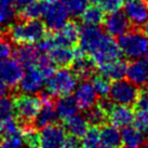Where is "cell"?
<instances>
[{"instance_id": "d590c367", "label": "cell", "mask_w": 148, "mask_h": 148, "mask_svg": "<svg viewBox=\"0 0 148 148\" xmlns=\"http://www.w3.org/2000/svg\"><path fill=\"white\" fill-rule=\"evenodd\" d=\"M93 3V5L101 9L103 12L110 13L117 10H120V8L123 5L124 0H90Z\"/></svg>"}, {"instance_id": "7a4b0ae2", "label": "cell", "mask_w": 148, "mask_h": 148, "mask_svg": "<svg viewBox=\"0 0 148 148\" xmlns=\"http://www.w3.org/2000/svg\"><path fill=\"white\" fill-rule=\"evenodd\" d=\"M77 86V77L71 70L62 68L54 71L47 79V93L51 96H65L71 94Z\"/></svg>"}, {"instance_id": "c3c4849f", "label": "cell", "mask_w": 148, "mask_h": 148, "mask_svg": "<svg viewBox=\"0 0 148 148\" xmlns=\"http://www.w3.org/2000/svg\"><path fill=\"white\" fill-rule=\"evenodd\" d=\"M140 148H148V143H144V144L142 145Z\"/></svg>"}, {"instance_id": "83f0119b", "label": "cell", "mask_w": 148, "mask_h": 148, "mask_svg": "<svg viewBox=\"0 0 148 148\" xmlns=\"http://www.w3.org/2000/svg\"><path fill=\"white\" fill-rule=\"evenodd\" d=\"M45 8V1H35L33 3L28 4L27 7L21 10L22 20H37L43 15Z\"/></svg>"}, {"instance_id": "f6af8a7d", "label": "cell", "mask_w": 148, "mask_h": 148, "mask_svg": "<svg viewBox=\"0 0 148 148\" xmlns=\"http://www.w3.org/2000/svg\"><path fill=\"white\" fill-rule=\"evenodd\" d=\"M7 92H8V88L4 86L3 83L0 82V97L4 96V95L7 94Z\"/></svg>"}, {"instance_id": "1f68e13d", "label": "cell", "mask_w": 148, "mask_h": 148, "mask_svg": "<svg viewBox=\"0 0 148 148\" xmlns=\"http://www.w3.org/2000/svg\"><path fill=\"white\" fill-rule=\"evenodd\" d=\"M18 133H21V130L16 121L13 119V117L0 121V138L10 137V136L16 135Z\"/></svg>"}, {"instance_id": "f1b7e54d", "label": "cell", "mask_w": 148, "mask_h": 148, "mask_svg": "<svg viewBox=\"0 0 148 148\" xmlns=\"http://www.w3.org/2000/svg\"><path fill=\"white\" fill-rule=\"evenodd\" d=\"M80 16L82 17L83 23L86 25H99L104 21V12L95 5L86 7Z\"/></svg>"}, {"instance_id": "3957f363", "label": "cell", "mask_w": 148, "mask_h": 148, "mask_svg": "<svg viewBox=\"0 0 148 148\" xmlns=\"http://www.w3.org/2000/svg\"><path fill=\"white\" fill-rule=\"evenodd\" d=\"M121 53L131 60H137L145 56L148 51V40L143 33L138 30L127 32L119 36L118 40Z\"/></svg>"}, {"instance_id": "5bb4252c", "label": "cell", "mask_w": 148, "mask_h": 148, "mask_svg": "<svg viewBox=\"0 0 148 148\" xmlns=\"http://www.w3.org/2000/svg\"><path fill=\"white\" fill-rule=\"evenodd\" d=\"M75 99L78 108L86 111L94 106L97 102V93L95 92L92 82L83 80L75 89Z\"/></svg>"}, {"instance_id": "7c38bea8", "label": "cell", "mask_w": 148, "mask_h": 148, "mask_svg": "<svg viewBox=\"0 0 148 148\" xmlns=\"http://www.w3.org/2000/svg\"><path fill=\"white\" fill-rule=\"evenodd\" d=\"M131 22L129 21L124 11H114L106 16L104 21V28L106 29L107 34L114 37H119L130 30Z\"/></svg>"}, {"instance_id": "d4e9b609", "label": "cell", "mask_w": 148, "mask_h": 148, "mask_svg": "<svg viewBox=\"0 0 148 148\" xmlns=\"http://www.w3.org/2000/svg\"><path fill=\"white\" fill-rule=\"evenodd\" d=\"M65 127L70 135L82 137L89 129V122L86 117L76 114L65 120Z\"/></svg>"}, {"instance_id": "2e32d148", "label": "cell", "mask_w": 148, "mask_h": 148, "mask_svg": "<svg viewBox=\"0 0 148 148\" xmlns=\"http://www.w3.org/2000/svg\"><path fill=\"white\" fill-rule=\"evenodd\" d=\"M125 76L127 80L134 83L136 86H148V65L147 63L137 58L127 65Z\"/></svg>"}, {"instance_id": "8fae6325", "label": "cell", "mask_w": 148, "mask_h": 148, "mask_svg": "<svg viewBox=\"0 0 148 148\" xmlns=\"http://www.w3.org/2000/svg\"><path fill=\"white\" fill-rule=\"evenodd\" d=\"M124 13L135 26H143L148 22V3L146 0H124Z\"/></svg>"}, {"instance_id": "484cf974", "label": "cell", "mask_w": 148, "mask_h": 148, "mask_svg": "<svg viewBox=\"0 0 148 148\" xmlns=\"http://www.w3.org/2000/svg\"><path fill=\"white\" fill-rule=\"evenodd\" d=\"M99 136L101 143H103V145L118 147L121 144V133L119 132L118 127L112 124L103 125L99 131Z\"/></svg>"}, {"instance_id": "9a60e30c", "label": "cell", "mask_w": 148, "mask_h": 148, "mask_svg": "<svg viewBox=\"0 0 148 148\" xmlns=\"http://www.w3.org/2000/svg\"><path fill=\"white\" fill-rule=\"evenodd\" d=\"M80 28L75 22H67L62 28L58 30L51 39L54 47H71L76 45L79 39Z\"/></svg>"}, {"instance_id": "d6986e66", "label": "cell", "mask_w": 148, "mask_h": 148, "mask_svg": "<svg viewBox=\"0 0 148 148\" xmlns=\"http://www.w3.org/2000/svg\"><path fill=\"white\" fill-rule=\"evenodd\" d=\"M108 119L112 125L117 127H125L131 125L134 119V112L130 106L125 105H117L114 106L108 114Z\"/></svg>"}, {"instance_id": "ac0fdd59", "label": "cell", "mask_w": 148, "mask_h": 148, "mask_svg": "<svg viewBox=\"0 0 148 148\" xmlns=\"http://www.w3.org/2000/svg\"><path fill=\"white\" fill-rule=\"evenodd\" d=\"M40 51L37 47L29 43L20 45L14 50V58L22 65V67L30 68L37 64V61L40 55Z\"/></svg>"}, {"instance_id": "603a6c76", "label": "cell", "mask_w": 148, "mask_h": 148, "mask_svg": "<svg viewBox=\"0 0 148 148\" xmlns=\"http://www.w3.org/2000/svg\"><path fill=\"white\" fill-rule=\"evenodd\" d=\"M145 142V135L135 127H125L121 132L122 148H140Z\"/></svg>"}, {"instance_id": "681fc988", "label": "cell", "mask_w": 148, "mask_h": 148, "mask_svg": "<svg viewBox=\"0 0 148 148\" xmlns=\"http://www.w3.org/2000/svg\"><path fill=\"white\" fill-rule=\"evenodd\" d=\"M145 62L147 63V65H148V51H147V53L145 54Z\"/></svg>"}, {"instance_id": "4dcf8cb0", "label": "cell", "mask_w": 148, "mask_h": 148, "mask_svg": "<svg viewBox=\"0 0 148 148\" xmlns=\"http://www.w3.org/2000/svg\"><path fill=\"white\" fill-rule=\"evenodd\" d=\"M70 15L73 16H80L83 11L86 9L89 0H60Z\"/></svg>"}, {"instance_id": "277c9868", "label": "cell", "mask_w": 148, "mask_h": 148, "mask_svg": "<svg viewBox=\"0 0 148 148\" xmlns=\"http://www.w3.org/2000/svg\"><path fill=\"white\" fill-rule=\"evenodd\" d=\"M138 93V88L134 83H132L129 80L120 79L114 81V83L110 84V90L108 94L111 101L117 105L131 106L135 104Z\"/></svg>"}, {"instance_id": "836d02e7", "label": "cell", "mask_w": 148, "mask_h": 148, "mask_svg": "<svg viewBox=\"0 0 148 148\" xmlns=\"http://www.w3.org/2000/svg\"><path fill=\"white\" fill-rule=\"evenodd\" d=\"M21 133L26 146H28L30 148H36L39 145V133L36 132L34 127L26 124L23 127Z\"/></svg>"}, {"instance_id": "cb8c5ba5", "label": "cell", "mask_w": 148, "mask_h": 148, "mask_svg": "<svg viewBox=\"0 0 148 148\" xmlns=\"http://www.w3.org/2000/svg\"><path fill=\"white\" fill-rule=\"evenodd\" d=\"M49 52V56L54 65L61 67L69 66L75 60V51L70 49V47H54Z\"/></svg>"}, {"instance_id": "6da1fadb", "label": "cell", "mask_w": 148, "mask_h": 148, "mask_svg": "<svg viewBox=\"0 0 148 148\" xmlns=\"http://www.w3.org/2000/svg\"><path fill=\"white\" fill-rule=\"evenodd\" d=\"M47 27L39 20H23L10 26V38L17 45H35L45 37Z\"/></svg>"}, {"instance_id": "ba28073f", "label": "cell", "mask_w": 148, "mask_h": 148, "mask_svg": "<svg viewBox=\"0 0 148 148\" xmlns=\"http://www.w3.org/2000/svg\"><path fill=\"white\" fill-rule=\"evenodd\" d=\"M66 137L65 129L54 123L42 127L39 133V144L42 148H63Z\"/></svg>"}, {"instance_id": "9c48e42d", "label": "cell", "mask_w": 148, "mask_h": 148, "mask_svg": "<svg viewBox=\"0 0 148 148\" xmlns=\"http://www.w3.org/2000/svg\"><path fill=\"white\" fill-rule=\"evenodd\" d=\"M120 55H121V51L118 47V43L112 39L109 34H106L102 43L99 45L94 53L91 55V58L95 64L102 65L104 63L119 58Z\"/></svg>"}, {"instance_id": "816d5d0a", "label": "cell", "mask_w": 148, "mask_h": 148, "mask_svg": "<svg viewBox=\"0 0 148 148\" xmlns=\"http://www.w3.org/2000/svg\"><path fill=\"white\" fill-rule=\"evenodd\" d=\"M36 148H37V147H36ZM41 148H42V147H41Z\"/></svg>"}, {"instance_id": "d6a6232c", "label": "cell", "mask_w": 148, "mask_h": 148, "mask_svg": "<svg viewBox=\"0 0 148 148\" xmlns=\"http://www.w3.org/2000/svg\"><path fill=\"white\" fill-rule=\"evenodd\" d=\"M92 86L97 95L102 96V97L107 96L109 93V90H110L109 80L106 77H104L103 75H96V76L93 75L92 76Z\"/></svg>"}, {"instance_id": "f35d334b", "label": "cell", "mask_w": 148, "mask_h": 148, "mask_svg": "<svg viewBox=\"0 0 148 148\" xmlns=\"http://www.w3.org/2000/svg\"><path fill=\"white\" fill-rule=\"evenodd\" d=\"M24 146L25 143L22 133L10 137H4L0 142V148H24Z\"/></svg>"}, {"instance_id": "ffe728a7", "label": "cell", "mask_w": 148, "mask_h": 148, "mask_svg": "<svg viewBox=\"0 0 148 148\" xmlns=\"http://www.w3.org/2000/svg\"><path fill=\"white\" fill-rule=\"evenodd\" d=\"M99 66V71L104 77H106L108 80H120L123 79L127 71V64L119 58L110 61V62L104 63Z\"/></svg>"}, {"instance_id": "74e56055", "label": "cell", "mask_w": 148, "mask_h": 148, "mask_svg": "<svg viewBox=\"0 0 148 148\" xmlns=\"http://www.w3.org/2000/svg\"><path fill=\"white\" fill-rule=\"evenodd\" d=\"M134 127L144 135H148V111L137 110L133 119Z\"/></svg>"}, {"instance_id": "52a82bcc", "label": "cell", "mask_w": 148, "mask_h": 148, "mask_svg": "<svg viewBox=\"0 0 148 148\" xmlns=\"http://www.w3.org/2000/svg\"><path fill=\"white\" fill-rule=\"evenodd\" d=\"M106 33L97 27V25H84L79 33V48L86 54H92L102 43Z\"/></svg>"}, {"instance_id": "30bf717a", "label": "cell", "mask_w": 148, "mask_h": 148, "mask_svg": "<svg viewBox=\"0 0 148 148\" xmlns=\"http://www.w3.org/2000/svg\"><path fill=\"white\" fill-rule=\"evenodd\" d=\"M23 67L16 60H4L0 62V82L7 88L18 86L23 76Z\"/></svg>"}, {"instance_id": "7dc6e473", "label": "cell", "mask_w": 148, "mask_h": 148, "mask_svg": "<svg viewBox=\"0 0 148 148\" xmlns=\"http://www.w3.org/2000/svg\"><path fill=\"white\" fill-rule=\"evenodd\" d=\"M97 148H117V147H111V146H107V145H102V146H99Z\"/></svg>"}, {"instance_id": "8d00e7d4", "label": "cell", "mask_w": 148, "mask_h": 148, "mask_svg": "<svg viewBox=\"0 0 148 148\" xmlns=\"http://www.w3.org/2000/svg\"><path fill=\"white\" fill-rule=\"evenodd\" d=\"M14 114V103L13 99L8 96L0 97V121L12 118Z\"/></svg>"}, {"instance_id": "ee69618b", "label": "cell", "mask_w": 148, "mask_h": 148, "mask_svg": "<svg viewBox=\"0 0 148 148\" xmlns=\"http://www.w3.org/2000/svg\"><path fill=\"white\" fill-rule=\"evenodd\" d=\"M35 1H37V0H13V3L15 5V8L21 11L22 9H24L25 7H27L28 4L33 3Z\"/></svg>"}, {"instance_id": "60d3db41", "label": "cell", "mask_w": 148, "mask_h": 148, "mask_svg": "<svg viewBox=\"0 0 148 148\" xmlns=\"http://www.w3.org/2000/svg\"><path fill=\"white\" fill-rule=\"evenodd\" d=\"M135 105L137 110L148 111V86H145L144 90L138 93Z\"/></svg>"}, {"instance_id": "bcb514c9", "label": "cell", "mask_w": 148, "mask_h": 148, "mask_svg": "<svg viewBox=\"0 0 148 148\" xmlns=\"http://www.w3.org/2000/svg\"><path fill=\"white\" fill-rule=\"evenodd\" d=\"M144 35H145V37L147 38V40H148V22L144 25Z\"/></svg>"}, {"instance_id": "f546056e", "label": "cell", "mask_w": 148, "mask_h": 148, "mask_svg": "<svg viewBox=\"0 0 148 148\" xmlns=\"http://www.w3.org/2000/svg\"><path fill=\"white\" fill-rule=\"evenodd\" d=\"M101 143V136H99V130L96 127H92L88 129L86 134L82 136V148H97Z\"/></svg>"}, {"instance_id": "44dd1931", "label": "cell", "mask_w": 148, "mask_h": 148, "mask_svg": "<svg viewBox=\"0 0 148 148\" xmlns=\"http://www.w3.org/2000/svg\"><path fill=\"white\" fill-rule=\"evenodd\" d=\"M73 64V73L77 78L86 80L94 75L95 63L92 60L86 58V54L76 56Z\"/></svg>"}, {"instance_id": "b9f144b4", "label": "cell", "mask_w": 148, "mask_h": 148, "mask_svg": "<svg viewBox=\"0 0 148 148\" xmlns=\"http://www.w3.org/2000/svg\"><path fill=\"white\" fill-rule=\"evenodd\" d=\"M63 148H82V144H81V140H79V137L70 135L66 137L65 144Z\"/></svg>"}, {"instance_id": "4fadbf2b", "label": "cell", "mask_w": 148, "mask_h": 148, "mask_svg": "<svg viewBox=\"0 0 148 148\" xmlns=\"http://www.w3.org/2000/svg\"><path fill=\"white\" fill-rule=\"evenodd\" d=\"M40 99H41V107L34 121L36 127L42 129L55 123V121L58 119V115H56L55 106L52 103V96L49 93H42L40 95Z\"/></svg>"}, {"instance_id": "e575fe53", "label": "cell", "mask_w": 148, "mask_h": 148, "mask_svg": "<svg viewBox=\"0 0 148 148\" xmlns=\"http://www.w3.org/2000/svg\"><path fill=\"white\" fill-rule=\"evenodd\" d=\"M107 115L104 112L99 106L92 107L90 109L86 110V118L88 120L89 124H92L93 127H97V125H102L106 120Z\"/></svg>"}, {"instance_id": "4316f807", "label": "cell", "mask_w": 148, "mask_h": 148, "mask_svg": "<svg viewBox=\"0 0 148 148\" xmlns=\"http://www.w3.org/2000/svg\"><path fill=\"white\" fill-rule=\"evenodd\" d=\"M16 15V8L13 0H0V27L11 24Z\"/></svg>"}, {"instance_id": "8992f818", "label": "cell", "mask_w": 148, "mask_h": 148, "mask_svg": "<svg viewBox=\"0 0 148 148\" xmlns=\"http://www.w3.org/2000/svg\"><path fill=\"white\" fill-rule=\"evenodd\" d=\"M42 16L47 28L52 32H58L68 22L69 13L61 1L51 3L45 2V12Z\"/></svg>"}, {"instance_id": "e0dca14e", "label": "cell", "mask_w": 148, "mask_h": 148, "mask_svg": "<svg viewBox=\"0 0 148 148\" xmlns=\"http://www.w3.org/2000/svg\"><path fill=\"white\" fill-rule=\"evenodd\" d=\"M45 76L36 66L26 68V73L23 74L20 81V88L25 93H36L40 90L45 83Z\"/></svg>"}, {"instance_id": "f907efd6", "label": "cell", "mask_w": 148, "mask_h": 148, "mask_svg": "<svg viewBox=\"0 0 148 148\" xmlns=\"http://www.w3.org/2000/svg\"><path fill=\"white\" fill-rule=\"evenodd\" d=\"M146 2H147V3H148V0H146Z\"/></svg>"}, {"instance_id": "7402d4cb", "label": "cell", "mask_w": 148, "mask_h": 148, "mask_svg": "<svg viewBox=\"0 0 148 148\" xmlns=\"http://www.w3.org/2000/svg\"><path fill=\"white\" fill-rule=\"evenodd\" d=\"M78 109L79 108L76 103V99L70 94L61 96L55 103V110H56L58 118L62 120H67L71 116L76 115Z\"/></svg>"}, {"instance_id": "7bdbcfd3", "label": "cell", "mask_w": 148, "mask_h": 148, "mask_svg": "<svg viewBox=\"0 0 148 148\" xmlns=\"http://www.w3.org/2000/svg\"><path fill=\"white\" fill-rule=\"evenodd\" d=\"M97 106L107 115V114L112 109V107L115 106V103H114L111 99H106V96H105V97H102V99H101L99 102V104H97Z\"/></svg>"}, {"instance_id": "5b68a950", "label": "cell", "mask_w": 148, "mask_h": 148, "mask_svg": "<svg viewBox=\"0 0 148 148\" xmlns=\"http://www.w3.org/2000/svg\"><path fill=\"white\" fill-rule=\"evenodd\" d=\"M14 112L22 122L28 124L35 120L38 111L41 107V99L35 95H20L13 99Z\"/></svg>"}, {"instance_id": "ab89813d", "label": "cell", "mask_w": 148, "mask_h": 148, "mask_svg": "<svg viewBox=\"0 0 148 148\" xmlns=\"http://www.w3.org/2000/svg\"><path fill=\"white\" fill-rule=\"evenodd\" d=\"M12 54V45L4 36H0V62L4 61Z\"/></svg>"}]
</instances>
